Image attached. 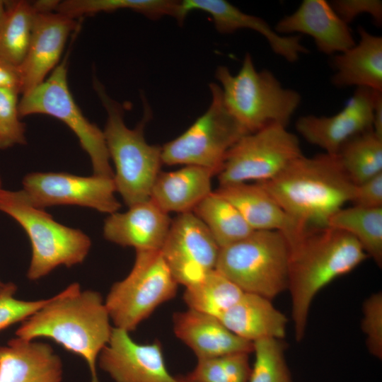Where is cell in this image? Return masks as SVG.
<instances>
[{"label": "cell", "instance_id": "32", "mask_svg": "<svg viewBox=\"0 0 382 382\" xmlns=\"http://www.w3.org/2000/svg\"><path fill=\"white\" fill-rule=\"evenodd\" d=\"M282 340L265 338L253 342L255 359L248 382H292Z\"/></svg>", "mask_w": 382, "mask_h": 382}, {"label": "cell", "instance_id": "15", "mask_svg": "<svg viewBox=\"0 0 382 382\" xmlns=\"http://www.w3.org/2000/svg\"><path fill=\"white\" fill-rule=\"evenodd\" d=\"M99 366L115 382H180L167 370L158 341L139 344L115 327L99 354Z\"/></svg>", "mask_w": 382, "mask_h": 382}, {"label": "cell", "instance_id": "17", "mask_svg": "<svg viewBox=\"0 0 382 382\" xmlns=\"http://www.w3.org/2000/svg\"><path fill=\"white\" fill-rule=\"evenodd\" d=\"M208 13L217 31L232 33L240 29H249L261 35L274 53L289 62H295L301 54L308 50L301 43L299 35H282L277 33L264 19L241 11L224 0H184L180 1L178 22L181 24L192 11Z\"/></svg>", "mask_w": 382, "mask_h": 382}, {"label": "cell", "instance_id": "41", "mask_svg": "<svg viewBox=\"0 0 382 382\" xmlns=\"http://www.w3.org/2000/svg\"><path fill=\"white\" fill-rule=\"evenodd\" d=\"M60 1L58 0H39L32 2V5L36 13H47L56 12Z\"/></svg>", "mask_w": 382, "mask_h": 382}, {"label": "cell", "instance_id": "23", "mask_svg": "<svg viewBox=\"0 0 382 382\" xmlns=\"http://www.w3.org/2000/svg\"><path fill=\"white\" fill-rule=\"evenodd\" d=\"M214 175L210 170L196 166L160 172L151 188L150 199L167 214L192 212L212 192Z\"/></svg>", "mask_w": 382, "mask_h": 382}, {"label": "cell", "instance_id": "22", "mask_svg": "<svg viewBox=\"0 0 382 382\" xmlns=\"http://www.w3.org/2000/svg\"><path fill=\"white\" fill-rule=\"evenodd\" d=\"M62 363L47 344L16 337L0 346V382H62Z\"/></svg>", "mask_w": 382, "mask_h": 382}, {"label": "cell", "instance_id": "27", "mask_svg": "<svg viewBox=\"0 0 382 382\" xmlns=\"http://www.w3.org/2000/svg\"><path fill=\"white\" fill-rule=\"evenodd\" d=\"M328 226L353 236L368 257L381 267L382 207H343L330 218Z\"/></svg>", "mask_w": 382, "mask_h": 382}, {"label": "cell", "instance_id": "33", "mask_svg": "<svg viewBox=\"0 0 382 382\" xmlns=\"http://www.w3.org/2000/svg\"><path fill=\"white\" fill-rule=\"evenodd\" d=\"M248 359L241 354L197 359L194 370L185 378L190 382H248Z\"/></svg>", "mask_w": 382, "mask_h": 382}, {"label": "cell", "instance_id": "39", "mask_svg": "<svg viewBox=\"0 0 382 382\" xmlns=\"http://www.w3.org/2000/svg\"><path fill=\"white\" fill-rule=\"evenodd\" d=\"M0 88L16 90L21 94V76L18 66L0 57Z\"/></svg>", "mask_w": 382, "mask_h": 382}, {"label": "cell", "instance_id": "14", "mask_svg": "<svg viewBox=\"0 0 382 382\" xmlns=\"http://www.w3.org/2000/svg\"><path fill=\"white\" fill-rule=\"evenodd\" d=\"M377 92L367 88H357L340 112L331 116L300 117L296 122V131L308 143L323 149L325 153L336 155L349 139L372 130Z\"/></svg>", "mask_w": 382, "mask_h": 382}, {"label": "cell", "instance_id": "12", "mask_svg": "<svg viewBox=\"0 0 382 382\" xmlns=\"http://www.w3.org/2000/svg\"><path fill=\"white\" fill-rule=\"evenodd\" d=\"M22 183L31 204L42 209L56 205H78L111 214L121 207L115 197L113 178L36 172L27 174Z\"/></svg>", "mask_w": 382, "mask_h": 382}, {"label": "cell", "instance_id": "29", "mask_svg": "<svg viewBox=\"0 0 382 382\" xmlns=\"http://www.w3.org/2000/svg\"><path fill=\"white\" fill-rule=\"evenodd\" d=\"M35 14L32 2L7 1L0 20V57L17 66L26 54Z\"/></svg>", "mask_w": 382, "mask_h": 382}, {"label": "cell", "instance_id": "9", "mask_svg": "<svg viewBox=\"0 0 382 382\" xmlns=\"http://www.w3.org/2000/svg\"><path fill=\"white\" fill-rule=\"evenodd\" d=\"M178 282L160 250H136L129 274L113 284L105 301L115 328L130 332L175 297Z\"/></svg>", "mask_w": 382, "mask_h": 382}, {"label": "cell", "instance_id": "42", "mask_svg": "<svg viewBox=\"0 0 382 382\" xmlns=\"http://www.w3.org/2000/svg\"><path fill=\"white\" fill-rule=\"evenodd\" d=\"M7 1L0 0V20L4 15L6 10Z\"/></svg>", "mask_w": 382, "mask_h": 382}, {"label": "cell", "instance_id": "18", "mask_svg": "<svg viewBox=\"0 0 382 382\" xmlns=\"http://www.w3.org/2000/svg\"><path fill=\"white\" fill-rule=\"evenodd\" d=\"M274 29L280 35H309L317 49L325 54H337L356 43L348 24L325 0H303L294 13L279 20Z\"/></svg>", "mask_w": 382, "mask_h": 382}, {"label": "cell", "instance_id": "35", "mask_svg": "<svg viewBox=\"0 0 382 382\" xmlns=\"http://www.w3.org/2000/svg\"><path fill=\"white\" fill-rule=\"evenodd\" d=\"M17 290L13 282H7L0 293V330L23 321L48 301L47 299L23 301L14 297Z\"/></svg>", "mask_w": 382, "mask_h": 382}, {"label": "cell", "instance_id": "7", "mask_svg": "<svg viewBox=\"0 0 382 382\" xmlns=\"http://www.w3.org/2000/svg\"><path fill=\"white\" fill-rule=\"evenodd\" d=\"M290 247L277 231H253L220 248L216 270L243 292L272 299L288 289Z\"/></svg>", "mask_w": 382, "mask_h": 382}, {"label": "cell", "instance_id": "43", "mask_svg": "<svg viewBox=\"0 0 382 382\" xmlns=\"http://www.w3.org/2000/svg\"><path fill=\"white\" fill-rule=\"evenodd\" d=\"M5 284L6 283L2 282L1 280L0 279V293L4 289V287L5 286Z\"/></svg>", "mask_w": 382, "mask_h": 382}, {"label": "cell", "instance_id": "13", "mask_svg": "<svg viewBox=\"0 0 382 382\" xmlns=\"http://www.w3.org/2000/svg\"><path fill=\"white\" fill-rule=\"evenodd\" d=\"M219 250L204 223L187 212L172 220L160 251L175 281L187 287L216 268Z\"/></svg>", "mask_w": 382, "mask_h": 382}, {"label": "cell", "instance_id": "10", "mask_svg": "<svg viewBox=\"0 0 382 382\" xmlns=\"http://www.w3.org/2000/svg\"><path fill=\"white\" fill-rule=\"evenodd\" d=\"M18 110L21 118L42 114L61 120L75 134L88 155L93 174L113 178L103 131L85 117L76 103L69 88L65 61L42 83L22 95Z\"/></svg>", "mask_w": 382, "mask_h": 382}, {"label": "cell", "instance_id": "6", "mask_svg": "<svg viewBox=\"0 0 382 382\" xmlns=\"http://www.w3.org/2000/svg\"><path fill=\"white\" fill-rule=\"evenodd\" d=\"M0 212L22 226L31 244L32 255L27 277L40 279L56 267L82 263L91 241L82 231L56 221L45 209L33 206L23 190H0Z\"/></svg>", "mask_w": 382, "mask_h": 382}, {"label": "cell", "instance_id": "8", "mask_svg": "<svg viewBox=\"0 0 382 382\" xmlns=\"http://www.w3.org/2000/svg\"><path fill=\"white\" fill-rule=\"evenodd\" d=\"M207 110L175 139L161 146L163 164L202 167L218 175L233 145L248 132L224 105L219 84L209 83Z\"/></svg>", "mask_w": 382, "mask_h": 382}, {"label": "cell", "instance_id": "11", "mask_svg": "<svg viewBox=\"0 0 382 382\" xmlns=\"http://www.w3.org/2000/svg\"><path fill=\"white\" fill-rule=\"evenodd\" d=\"M303 155L298 137L272 125L243 136L229 150L219 173V187L273 179Z\"/></svg>", "mask_w": 382, "mask_h": 382}, {"label": "cell", "instance_id": "1", "mask_svg": "<svg viewBox=\"0 0 382 382\" xmlns=\"http://www.w3.org/2000/svg\"><path fill=\"white\" fill-rule=\"evenodd\" d=\"M110 322L100 294L81 291L74 282L24 320L16 335L29 340L40 337L54 340L83 357L89 367L91 382H100L96 361L110 339L113 328Z\"/></svg>", "mask_w": 382, "mask_h": 382}, {"label": "cell", "instance_id": "26", "mask_svg": "<svg viewBox=\"0 0 382 382\" xmlns=\"http://www.w3.org/2000/svg\"><path fill=\"white\" fill-rule=\"evenodd\" d=\"M192 212L206 226L219 248L236 243L253 231L236 207L215 191Z\"/></svg>", "mask_w": 382, "mask_h": 382}, {"label": "cell", "instance_id": "30", "mask_svg": "<svg viewBox=\"0 0 382 382\" xmlns=\"http://www.w3.org/2000/svg\"><path fill=\"white\" fill-rule=\"evenodd\" d=\"M129 9L149 18L168 16L178 18L180 1L173 0H65L60 1L57 12L76 20L98 13Z\"/></svg>", "mask_w": 382, "mask_h": 382}, {"label": "cell", "instance_id": "4", "mask_svg": "<svg viewBox=\"0 0 382 382\" xmlns=\"http://www.w3.org/2000/svg\"><path fill=\"white\" fill-rule=\"evenodd\" d=\"M94 90L107 113L103 130L110 158L115 166L116 192L128 207L150 199L153 185L162 163L161 146L149 144L144 134L152 111L146 99L141 121L129 128L124 120L122 105L111 98L96 77Z\"/></svg>", "mask_w": 382, "mask_h": 382}, {"label": "cell", "instance_id": "2", "mask_svg": "<svg viewBox=\"0 0 382 382\" xmlns=\"http://www.w3.org/2000/svg\"><path fill=\"white\" fill-rule=\"evenodd\" d=\"M368 255L345 231L329 226H308L290 246L288 289L295 338H303L316 295L336 278L363 262Z\"/></svg>", "mask_w": 382, "mask_h": 382}, {"label": "cell", "instance_id": "38", "mask_svg": "<svg viewBox=\"0 0 382 382\" xmlns=\"http://www.w3.org/2000/svg\"><path fill=\"white\" fill-rule=\"evenodd\" d=\"M350 202L362 207H382V173L355 185Z\"/></svg>", "mask_w": 382, "mask_h": 382}, {"label": "cell", "instance_id": "21", "mask_svg": "<svg viewBox=\"0 0 382 382\" xmlns=\"http://www.w3.org/2000/svg\"><path fill=\"white\" fill-rule=\"evenodd\" d=\"M176 337L187 345L197 359L253 352V342L243 339L216 317L188 308L173 317Z\"/></svg>", "mask_w": 382, "mask_h": 382}, {"label": "cell", "instance_id": "20", "mask_svg": "<svg viewBox=\"0 0 382 382\" xmlns=\"http://www.w3.org/2000/svg\"><path fill=\"white\" fill-rule=\"evenodd\" d=\"M215 192L236 207L253 231H279L289 247L308 227L288 214L257 183L221 186Z\"/></svg>", "mask_w": 382, "mask_h": 382}, {"label": "cell", "instance_id": "37", "mask_svg": "<svg viewBox=\"0 0 382 382\" xmlns=\"http://www.w3.org/2000/svg\"><path fill=\"white\" fill-rule=\"evenodd\" d=\"M334 11L347 24L357 16L369 14L375 23H382V1L380 0H335L330 3Z\"/></svg>", "mask_w": 382, "mask_h": 382}, {"label": "cell", "instance_id": "34", "mask_svg": "<svg viewBox=\"0 0 382 382\" xmlns=\"http://www.w3.org/2000/svg\"><path fill=\"white\" fill-rule=\"evenodd\" d=\"M19 92L0 88V149L27 144L25 125L18 110Z\"/></svg>", "mask_w": 382, "mask_h": 382}, {"label": "cell", "instance_id": "40", "mask_svg": "<svg viewBox=\"0 0 382 382\" xmlns=\"http://www.w3.org/2000/svg\"><path fill=\"white\" fill-rule=\"evenodd\" d=\"M372 131L382 138V92L376 93L373 110Z\"/></svg>", "mask_w": 382, "mask_h": 382}, {"label": "cell", "instance_id": "16", "mask_svg": "<svg viewBox=\"0 0 382 382\" xmlns=\"http://www.w3.org/2000/svg\"><path fill=\"white\" fill-rule=\"evenodd\" d=\"M76 21L59 12L36 13L29 45L18 66L23 95L42 83L57 66Z\"/></svg>", "mask_w": 382, "mask_h": 382}, {"label": "cell", "instance_id": "3", "mask_svg": "<svg viewBox=\"0 0 382 382\" xmlns=\"http://www.w3.org/2000/svg\"><path fill=\"white\" fill-rule=\"evenodd\" d=\"M259 183L297 221L328 226L330 218L352 200L354 185L335 155H303L272 180Z\"/></svg>", "mask_w": 382, "mask_h": 382}, {"label": "cell", "instance_id": "45", "mask_svg": "<svg viewBox=\"0 0 382 382\" xmlns=\"http://www.w3.org/2000/svg\"><path fill=\"white\" fill-rule=\"evenodd\" d=\"M3 188L2 187V180H1V176H0V190Z\"/></svg>", "mask_w": 382, "mask_h": 382}, {"label": "cell", "instance_id": "24", "mask_svg": "<svg viewBox=\"0 0 382 382\" xmlns=\"http://www.w3.org/2000/svg\"><path fill=\"white\" fill-rule=\"evenodd\" d=\"M219 319L232 332L252 342L265 338L282 340L288 323L271 299L246 292Z\"/></svg>", "mask_w": 382, "mask_h": 382}, {"label": "cell", "instance_id": "5", "mask_svg": "<svg viewBox=\"0 0 382 382\" xmlns=\"http://www.w3.org/2000/svg\"><path fill=\"white\" fill-rule=\"evenodd\" d=\"M215 78L227 110L248 133L272 125L286 127L301 103L299 92L284 88L272 71H258L249 53L236 74L219 66Z\"/></svg>", "mask_w": 382, "mask_h": 382}, {"label": "cell", "instance_id": "44", "mask_svg": "<svg viewBox=\"0 0 382 382\" xmlns=\"http://www.w3.org/2000/svg\"><path fill=\"white\" fill-rule=\"evenodd\" d=\"M180 382H190L185 377L178 378Z\"/></svg>", "mask_w": 382, "mask_h": 382}, {"label": "cell", "instance_id": "31", "mask_svg": "<svg viewBox=\"0 0 382 382\" xmlns=\"http://www.w3.org/2000/svg\"><path fill=\"white\" fill-rule=\"evenodd\" d=\"M243 291L216 269L199 282L186 287L183 299L188 308L219 318Z\"/></svg>", "mask_w": 382, "mask_h": 382}, {"label": "cell", "instance_id": "28", "mask_svg": "<svg viewBox=\"0 0 382 382\" xmlns=\"http://www.w3.org/2000/svg\"><path fill=\"white\" fill-rule=\"evenodd\" d=\"M344 173L354 185L382 173V138L372 130L346 141L337 154Z\"/></svg>", "mask_w": 382, "mask_h": 382}, {"label": "cell", "instance_id": "25", "mask_svg": "<svg viewBox=\"0 0 382 382\" xmlns=\"http://www.w3.org/2000/svg\"><path fill=\"white\" fill-rule=\"evenodd\" d=\"M359 40L335 54L332 83L338 87L357 86L382 91V37L359 26Z\"/></svg>", "mask_w": 382, "mask_h": 382}, {"label": "cell", "instance_id": "36", "mask_svg": "<svg viewBox=\"0 0 382 382\" xmlns=\"http://www.w3.org/2000/svg\"><path fill=\"white\" fill-rule=\"evenodd\" d=\"M361 330L366 335L369 352L382 358V294L377 292L366 299L362 306Z\"/></svg>", "mask_w": 382, "mask_h": 382}, {"label": "cell", "instance_id": "19", "mask_svg": "<svg viewBox=\"0 0 382 382\" xmlns=\"http://www.w3.org/2000/svg\"><path fill=\"white\" fill-rule=\"evenodd\" d=\"M172 220L151 199L110 214L103 225L104 238L136 250H160Z\"/></svg>", "mask_w": 382, "mask_h": 382}]
</instances>
